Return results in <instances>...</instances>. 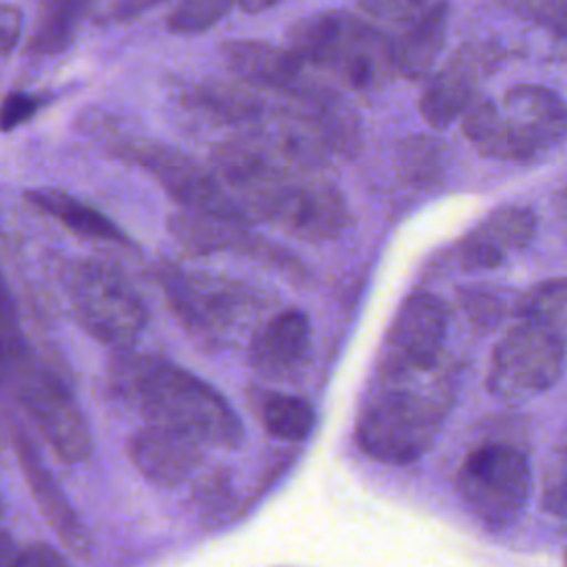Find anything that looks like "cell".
<instances>
[{
    "label": "cell",
    "instance_id": "obj_4",
    "mask_svg": "<svg viewBox=\"0 0 567 567\" xmlns=\"http://www.w3.org/2000/svg\"><path fill=\"white\" fill-rule=\"evenodd\" d=\"M461 124L463 135L481 155L527 164L563 142L565 104L547 86L518 84L498 100H474Z\"/></svg>",
    "mask_w": 567,
    "mask_h": 567
},
{
    "label": "cell",
    "instance_id": "obj_8",
    "mask_svg": "<svg viewBox=\"0 0 567 567\" xmlns=\"http://www.w3.org/2000/svg\"><path fill=\"white\" fill-rule=\"evenodd\" d=\"M456 489L483 525L505 529L523 516L532 494L527 454L509 443L478 445L463 458Z\"/></svg>",
    "mask_w": 567,
    "mask_h": 567
},
{
    "label": "cell",
    "instance_id": "obj_16",
    "mask_svg": "<svg viewBox=\"0 0 567 567\" xmlns=\"http://www.w3.org/2000/svg\"><path fill=\"white\" fill-rule=\"evenodd\" d=\"M536 233V215L527 206L507 204L492 210L454 246L456 266L465 272L492 270L525 250Z\"/></svg>",
    "mask_w": 567,
    "mask_h": 567
},
{
    "label": "cell",
    "instance_id": "obj_30",
    "mask_svg": "<svg viewBox=\"0 0 567 567\" xmlns=\"http://www.w3.org/2000/svg\"><path fill=\"white\" fill-rule=\"evenodd\" d=\"M11 567H69V563L53 547L33 543L16 551Z\"/></svg>",
    "mask_w": 567,
    "mask_h": 567
},
{
    "label": "cell",
    "instance_id": "obj_14",
    "mask_svg": "<svg viewBox=\"0 0 567 567\" xmlns=\"http://www.w3.org/2000/svg\"><path fill=\"white\" fill-rule=\"evenodd\" d=\"M503 53L492 42H467L427 80L419 109L432 128L456 122L476 100L481 84L496 71Z\"/></svg>",
    "mask_w": 567,
    "mask_h": 567
},
{
    "label": "cell",
    "instance_id": "obj_17",
    "mask_svg": "<svg viewBox=\"0 0 567 567\" xmlns=\"http://www.w3.org/2000/svg\"><path fill=\"white\" fill-rule=\"evenodd\" d=\"M128 456L146 481L157 487H175L195 472L204 450L184 432L148 423L131 436Z\"/></svg>",
    "mask_w": 567,
    "mask_h": 567
},
{
    "label": "cell",
    "instance_id": "obj_2",
    "mask_svg": "<svg viewBox=\"0 0 567 567\" xmlns=\"http://www.w3.org/2000/svg\"><path fill=\"white\" fill-rule=\"evenodd\" d=\"M111 388L153 425H164L199 443L239 447L244 427L228 401L193 372L157 359L124 357L111 370Z\"/></svg>",
    "mask_w": 567,
    "mask_h": 567
},
{
    "label": "cell",
    "instance_id": "obj_11",
    "mask_svg": "<svg viewBox=\"0 0 567 567\" xmlns=\"http://www.w3.org/2000/svg\"><path fill=\"white\" fill-rule=\"evenodd\" d=\"M111 153L126 164L144 168L184 210L244 219L217 175L179 148L153 140H128L113 144Z\"/></svg>",
    "mask_w": 567,
    "mask_h": 567
},
{
    "label": "cell",
    "instance_id": "obj_10",
    "mask_svg": "<svg viewBox=\"0 0 567 567\" xmlns=\"http://www.w3.org/2000/svg\"><path fill=\"white\" fill-rule=\"evenodd\" d=\"M7 381L62 461L82 463L91 456L93 439L86 416L58 372L29 354Z\"/></svg>",
    "mask_w": 567,
    "mask_h": 567
},
{
    "label": "cell",
    "instance_id": "obj_23",
    "mask_svg": "<svg viewBox=\"0 0 567 567\" xmlns=\"http://www.w3.org/2000/svg\"><path fill=\"white\" fill-rule=\"evenodd\" d=\"M95 0H51L38 29L31 35L29 51L33 55H58L75 38L80 22L93 11Z\"/></svg>",
    "mask_w": 567,
    "mask_h": 567
},
{
    "label": "cell",
    "instance_id": "obj_25",
    "mask_svg": "<svg viewBox=\"0 0 567 567\" xmlns=\"http://www.w3.org/2000/svg\"><path fill=\"white\" fill-rule=\"evenodd\" d=\"M29 346L24 341L16 301L0 272V379H9L11 372L29 357Z\"/></svg>",
    "mask_w": 567,
    "mask_h": 567
},
{
    "label": "cell",
    "instance_id": "obj_32",
    "mask_svg": "<svg viewBox=\"0 0 567 567\" xmlns=\"http://www.w3.org/2000/svg\"><path fill=\"white\" fill-rule=\"evenodd\" d=\"M157 0H100L95 2L93 11L97 20H126L140 11H146Z\"/></svg>",
    "mask_w": 567,
    "mask_h": 567
},
{
    "label": "cell",
    "instance_id": "obj_28",
    "mask_svg": "<svg viewBox=\"0 0 567 567\" xmlns=\"http://www.w3.org/2000/svg\"><path fill=\"white\" fill-rule=\"evenodd\" d=\"M512 13L554 29L560 38L565 33V0H498Z\"/></svg>",
    "mask_w": 567,
    "mask_h": 567
},
{
    "label": "cell",
    "instance_id": "obj_1",
    "mask_svg": "<svg viewBox=\"0 0 567 567\" xmlns=\"http://www.w3.org/2000/svg\"><path fill=\"white\" fill-rule=\"evenodd\" d=\"M217 179L241 217L264 219L303 241H328L348 226V206L334 182L317 171L270 164L237 142L213 153Z\"/></svg>",
    "mask_w": 567,
    "mask_h": 567
},
{
    "label": "cell",
    "instance_id": "obj_18",
    "mask_svg": "<svg viewBox=\"0 0 567 567\" xmlns=\"http://www.w3.org/2000/svg\"><path fill=\"white\" fill-rule=\"evenodd\" d=\"M13 450L20 463V470L24 474V481L33 494V501L38 503L42 516L51 525V529L58 534V538L78 556L86 558L91 549V540L86 534L84 523L80 520L73 505L66 501L62 487L58 485L51 470L42 463L40 452L31 443L29 436L22 432L13 434Z\"/></svg>",
    "mask_w": 567,
    "mask_h": 567
},
{
    "label": "cell",
    "instance_id": "obj_5",
    "mask_svg": "<svg viewBox=\"0 0 567 567\" xmlns=\"http://www.w3.org/2000/svg\"><path fill=\"white\" fill-rule=\"evenodd\" d=\"M288 42L312 71L319 69L357 91H374L396 71L392 40L348 11L330 9L297 22Z\"/></svg>",
    "mask_w": 567,
    "mask_h": 567
},
{
    "label": "cell",
    "instance_id": "obj_21",
    "mask_svg": "<svg viewBox=\"0 0 567 567\" xmlns=\"http://www.w3.org/2000/svg\"><path fill=\"white\" fill-rule=\"evenodd\" d=\"M186 104L217 124H255L275 111L255 89L233 82H202L186 95Z\"/></svg>",
    "mask_w": 567,
    "mask_h": 567
},
{
    "label": "cell",
    "instance_id": "obj_19",
    "mask_svg": "<svg viewBox=\"0 0 567 567\" xmlns=\"http://www.w3.org/2000/svg\"><path fill=\"white\" fill-rule=\"evenodd\" d=\"M310 337L312 328L306 312L290 308L272 315L250 341V368L268 379L288 377L306 361Z\"/></svg>",
    "mask_w": 567,
    "mask_h": 567
},
{
    "label": "cell",
    "instance_id": "obj_22",
    "mask_svg": "<svg viewBox=\"0 0 567 567\" xmlns=\"http://www.w3.org/2000/svg\"><path fill=\"white\" fill-rule=\"evenodd\" d=\"M27 199L33 208L58 219L64 228H69L71 233H75L80 237L113 241V244H122V246L131 244L128 235L113 219H109L102 210H97L91 204H84L66 193L29 190Z\"/></svg>",
    "mask_w": 567,
    "mask_h": 567
},
{
    "label": "cell",
    "instance_id": "obj_13",
    "mask_svg": "<svg viewBox=\"0 0 567 567\" xmlns=\"http://www.w3.org/2000/svg\"><path fill=\"white\" fill-rule=\"evenodd\" d=\"M171 235L190 255H213V252H237L255 259L264 266L284 270L292 277H303L306 268L286 248L266 241L261 235L250 230L248 221L204 215L193 210H177L166 221Z\"/></svg>",
    "mask_w": 567,
    "mask_h": 567
},
{
    "label": "cell",
    "instance_id": "obj_9",
    "mask_svg": "<svg viewBox=\"0 0 567 567\" xmlns=\"http://www.w3.org/2000/svg\"><path fill=\"white\" fill-rule=\"evenodd\" d=\"M71 306L93 339L115 348L135 343L148 321V308L135 286L102 261H82L73 270Z\"/></svg>",
    "mask_w": 567,
    "mask_h": 567
},
{
    "label": "cell",
    "instance_id": "obj_26",
    "mask_svg": "<svg viewBox=\"0 0 567 567\" xmlns=\"http://www.w3.org/2000/svg\"><path fill=\"white\" fill-rule=\"evenodd\" d=\"M237 7V0H179L168 13V31L177 35H197L215 27Z\"/></svg>",
    "mask_w": 567,
    "mask_h": 567
},
{
    "label": "cell",
    "instance_id": "obj_6",
    "mask_svg": "<svg viewBox=\"0 0 567 567\" xmlns=\"http://www.w3.org/2000/svg\"><path fill=\"white\" fill-rule=\"evenodd\" d=\"M153 277L175 319L206 343H224L264 306L255 288L226 275L157 264L153 266Z\"/></svg>",
    "mask_w": 567,
    "mask_h": 567
},
{
    "label": "cell",
    "instance_id": "obj_27",
    "mask_svg": "<svg viewBox=\"0 0 567 567\" xmlns=\"http://www.w3.org/2000/svg\"><path fill=\"white\" fill-rule=\"evenodd\" d=\"M432 0H354L357 9L377 24L390 27H408L416 20Z\"/></svg>",
    "mask_w": 567,
    "mask_h": 567
},
{
    "label": "cell",
    "instance_id": "obj_7",
    "mask_svg": "<svg viewBox=\"0 0 567 567\" xmlns=\"http://www.w3.org/2000/svg\"><path fill=\"white\" fill-rule=\"evenodd\" d=\"M516 323L494 346L487 388L503 399H525L554 388L565 363V319L516 312Z\"/></svg>",
    "mask_w": 567,
    "mask_h": 567
},
{
    "label": "cell",
    "instance_id": "obj_3",
    "mask_svg": "<svg viewBox=\"0 0 567 567\" xmlns=\"http://www.w3.org/2000/svg\"><path fill=\"white\" fill-rule=\"evenodd\" d=\"M452 401L454 385L441 368L377 377L357 416V441L381 463H410L430 450Z\"/></svg>",
    "mask_w": 567,
    "mask_h": 567
},
{
    "label": "cell",
    "instance_id": "obj_15",
    "mask_svg": "<svg viewBox=\"0 0 567 567\" xmlns=\"http://www.w3.org/2000/svg\"><path fill=\"white\" fill-rule=\"evenodd\" d=\"M219 55L226 69L248 86L266 89L284 97H312L330 89L290 49L259 40L221 42Z\"/></svg>",
    "mask_w": 567,
    "mask_h": 567
},
{
    "label": "cell",
    "instance_id": "obj_31",
    "mask_svg": "<svg viewBox=\"0 0 567 567\" xmlns=\"http://www.w3.org/2000/svg\"><path fill=\"white\" fill-rule=\"evenodd\" d=\"M22 35V13L18 7L0 2V58L9 55Z\"/></svg>",
    "mask_w": 567,
    "mask_h": 567
},
{
    "label": "cell",
    "instance_id": "obj_29",
    "mask_svg": "<svg viewBox=\"0 0 567 567\" xmlns=\"http://www.w3.org/2000/svg\"><path fill=\"white\" fill-rule=\"evenodd\" d=\"M44 106V97L24 91H11L0 100V131L9 133L29 122Z\"/></svg>",
    "mask_w": 567,
    "mask_h": 567
},
{
    "label": "cell",
    "instance_id": "obj_24",
    "mask_svg": "<svg viewBox=\"0 0 567 567\" xmlns=\"http://www.w3.org/2000/svg\"><path fill=\"white\" fill-rule=\"evenodd\" d=\"M259 412L266 432L281 441H303L315 427V408L301 396L268 394Z\"/></svg>",
    "mask_w": 567,
    "mask_h": 567
},
{
    "label": "cell",
    "instance_id": "obj_20",
    "mask_svg": "<svg viewBox=\"0 0 567 567\" xmlns=\"http://www.w3.org/2000/svg\"><path fill=\"white\" fill-rule=\"evenodd\" d=\"M450 22V7L445 0H432L430 7L401 29L396 40H392L394 69L408 80H421L430 73L434 60L439 58Z\"/></svg>",
    "mask_w": 567,
    "mask_h": 567
},
{
    "label": "cell",
    "instance_id": "obj_33",
    "mask_svg": "<svg viewBox=\"0 0 567 567\" xmlns=\"http://www.w3.org/2000/svg\"><path fill=\"white\" fill-rule=\"evenodd\" d=\"M279 0H237V7L248 11V13H257L264 9H270L272 4H277Z\"/></svg>",
    "mask_w": 567,
    "mask_h": 567
},
{
    "label": "cell",
    "instance_id": "obj_12",
    "mask_svg": "<svg viewBox=\"0 0 567 567\" xmlns=\"http://www.w3.org/2000/svg\"><path fill=\"white\" fill-rule=\"evenodd\" d=\"M445 334V303L432 292L410 295L390 323L377 377L423 374L441 368Z\"/></svg>",
    "mask_w": 567,
    "mask_h": 567
}]
</instances>
